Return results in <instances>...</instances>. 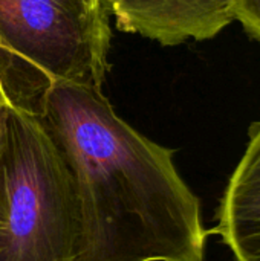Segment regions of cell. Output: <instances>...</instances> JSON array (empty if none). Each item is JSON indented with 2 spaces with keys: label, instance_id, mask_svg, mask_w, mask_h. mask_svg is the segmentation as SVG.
I'll list each match as a JSON object with an SVG mask.
<instances>
[{
  "label": "cell",
  "instance_id": "cell-1",
  "mask_svg": "<svg viewBox=\"0 0 260 261\" xmlns=\"http://www.w3.org/2000/svg\"><path fill=\"white\" fill-rule=\"evenodd\" d=\"M34 115L70 176L72 261H204L199 199L173 150L132 128L98 89L52 84Z\"/></svg>",
  "mask_w": 260,
  "mask_h": 261
},
{
  "label": "cell",
  "instance_id": "cell-6",
  "mask_svg": "<svg viewBox=\"0 0 260 261\" xmlns=\"http://www.w3.org/2000/svg\"><path fill=\"white\" fill-rule=\"evenodd\" d=\"M234 18L260 43V0H233Z\"/></svg>",
  "mask_w": 260,
  "mask_h": 261
},
{
  "label": "cell",
  "instance_id": "cell-3",
  "mask_svg": "<svg viewBox=\"0 0 260 261\" xmlns=\"http://www.w3.org/2000/svg\"><path fill=\"white\" fill-rule=\"evenodd\" d=\"M110 47V28L103 0H0V84L12 70L20 84L9 102L35 113L52 84L101 90Z\"/></svg>",
  "mask_w": 260,
  "mask_h": 261
},
{
  "label": "cell",
  "instance_id": "cell-7",
  "mask_svg": "<svg viewBox=\"0 0 260 261\" xmlns=\"http://www.w3.org/2000/svg\"><path fill=\"white\" fill-rule=\"evenodd\" d=\"M5 96V92H3V89H2V84H0V99Z\"/></svg>",
  "mask_w": 260,
  "mask_h": 261
},
{
  "label": "cell",
  "instance_id": "cell-8",
  "mask_svg": "<svg viewBox=\"0 0 260 261\" xmlns=\"http://www.w3.org/2000/svg\"><path fill=\"white\" fill-rule=\"evenodd\" d=\"M103 2H107V0H103Z\"/></svg>",
  "mask_w": 260,
  "mask_h": 261
},
{
  "label": "cell",
  "instance_id": "cell-4",
  "mask_svg": "<svg viewBox=\"0 0 260 261\" xmlns=\"http://www.w3.org/2000/svg\"><path fill=\"white\" fill-rule=\"evenodd\" d=\"M120 31L164 46L210 40L234 18L233 0H107Z\"/></svg>",
  "mask_w": 260,
  "mask_h": 261
},
{
  "label": "cell",
  "instance_id": "cell-5",
  "mask_svg": "<svg viewBox=\"0 0 260 261\" xmlns=\"http://www.w3.org/2000/svg\"><path fill=\"white\" fill-rule=\"evenodd\" d=\"M216 234L233 261H260V119L250 127L247 148L218 208Z\"/></svg>",
  "mask_w": 260,
  "mask_h": 261
},
{
  "label": "cell",
  "instance_id": "cell-2",
  "mask_svg": "<svg viewBox=\"0 0 260 261\" xmlns=\"http://www.w3.org/2000/svg\"><path fill=\"white\" fill-rule=\"evenodd\" d=\"M67 167L40 118L0 99V261H72Z\"/></svg>",
  "mask_w": 260,
  "mask_h": 261
}]
</instances>
